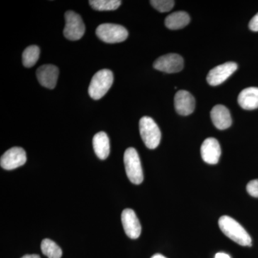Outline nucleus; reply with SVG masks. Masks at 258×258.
I'll return each instance as SVG.
<instances>
[{
	"label": "nucleus",
	"instance_id": "1",
	"mask_svg": "<svg viewBox=\"0 0 258 258\" xmlns=\"http://www.w3.org/2000/svg\"><path fill=\"white\" fill-rule=\"evenodd\" d=\"M220 230L230 240L242 246L252 245V238L243 227L230 216L224 215L218 222Z\"/></svg>",
	"mask_w": 258,
	"mask_h": 258
},
{
	"label": "nucleus",
	"instance_id": "2",
	"mask_svg": "<svg viewBox=\"0 0 258 258\" xmlns=\"http://www.w3.org/2000/svg\"><path fill=\"white\" fill-rule=\"evenodd\" d=\"M113 83V75L112 71L103 69L98 71L93 76L88 88V93L93 100H99L103 98Z\"/></svg>",
	"mask_w": 258,
	"mask_h": 258
},
{
	"label": "nucleus",
	"instance_id": "3",
	"mask_svg": "<svg viewBox=\"0 0 258 258\" xmlns=\"http://www.w3.org/2000/svg\"><path fill=\"white\" fill-rule=\"evenodd\" d=\"M139 132L144 144L149 149H156L160 144V129L150 117L144 116L141 118L139 121Z\"/></svg>",
	"mask_w": 258,
	"mask_h": 258
},
{
	"label": "nucleus",
	"instance_id": "4",
	"mask_svg": "<svg viewBox=\"0 0 258 258\" xmlns=\"http://www.w3.org/2000/svg\"><path fill=\"white\" fill-rule=\"evenodd\" d=\"M123 161L125 172L131 182L134 184H142L144 181L143 170L138 152L134 148L130 147L125 150Z\"/></svg>",
	"mask_w": 258,
	"mask_h": 258
},
{
	"label": "nucleus",
	"instance_id": "5",
	"mask_svg": "<svg viewBox=\"0 0 258 258\" xmlns=\"http://www.w3.org/2000/svg\"><path fill=\"white\" fill-rule=\"evenodd\" d=\"M96 35L102 41L106 43H118L126 40L128 30L119 25L106 23L100 25L96 29Z\"/></svg>",
	"mask_w": 258,
	"mask_h": 258
},
{
	"label": "nucleus",
	"instance_id": "6",
	"mask_svg": "<svg viewBox=\"0 0 258 258\" xmlns=\"http://www.w3.org/2000/svg\"><path fill=\"white\" fill-rule=\"evenodd\" d=\"M64 18L66 26L63 30L64 36L72 41L80 40L86 30L81 17L74 11H68L64 14Z\"/></svg>",
	"mask_w": 258,
	"mask_h": 258
},
{
	"label": "nucleus",
	"instance_id": "7",
	"mask_svg": "<svg viewBox=\"0 0 258 258\" xmlns=\"http://www.w3.org/2000/svg\"><path fill=\"white\" fill-rule=\"evenodd\" d=\"M154 68L166 74H175L180 72L184 68V60L178 54H166L161 56L154 62Z\"/></svg>",
	"mask_w": 258,
	"mask_h": 258
},
{
	"label": "nucleus",
	"instance_id": "8",
	"mask_svg": "<svg viewBox=\"0 0 258 258\" xmlns=\"http://www.w3.org/2000/svg\"><path fill=\"white\" fill-rule=\"evenodd\" d=\"M26 152L21 147H13L2 156L0 165L5 170H13L26 163Z\"/></svg>",
	"mask_w": 258,
	"mask_h": 258
},
{
	"label": "nucleus",
	"instance_id": "9",
	"mask_svg": "<svg viewBox=\"0 0 258 258\" xmlns=\"http://www.w3.org/2000/svg\"><path fill=\"white\" fill-rule=\"evenodd\" d=\"M237 64L234 62H227L220 64L209 72L207 81L210 86H219L232 76L237 71Z\"/></svg>",
	"mask_w": 258,
	"mask_h": 258
},
{
	"label": "nucleus",
	"instance_id": "10",
	"mask_svg": "<svg viewBox=\"0 0 258 258\" xmlns=\"http://www.w3.org/2000/svg\"><path fill=\"white\" fill-rule=\"evenodd\" d=\"M121 222L126 235L131 239H137L142 233V225L135 212L125 209L122 212Z\"/></svg>",
	"mask_w": 258,
	"mask_h": 258
},
{
	"label": "nucleus",
	"instance_id": "11",
	"mask_svg": "<svg viewBox=\"0 0 258 258\" xmlns=\"http://www.w3.org/2000/svg\"><path fill=\"white\" fill-rule=\"evenodd\" d=\"M36 75L41 86L53 89L58 79L59 69L53 64H44L37 70Z\"/></svg>",
	"mask_w": 258,
	"mask_h": 258
},
{
	"label": "nucleus",
	"instance_id": "12",
	"mask_svg": "<svg viewBox=\"0 0 258 258\" xmlns=\"http://www.w3.org/2000/svg\"><path fill=\"white\" fill-rule=\"evenodd\" d=\"M221 147L217 139L208 138L204 141L201 147L203 161L209 164H216L221 157Z\"/></svg>",
	"mask_w": 258,
	"mask_h": 258
},
{
	"label": "nucleus",
	"instance_id": "13",
	"mask_svg": "<svg viewBox=\"0 0 258 258\" xmlns=\"http://www.w3.org/2000/svg\"><path fill=\"white\" fill-rule=\"evenodd\" d=\"M174 107L176 111L181 115H189L195 111V100L188 91H178L174 97Z\"/></svg>",
	"mask_w": 258,
	"mask_h": 258
},
{
	"label": "nucleus",
	"instance_id": "14",
	"mask_svg": "<svg viewBox=\"0 0 258 258\" xmlns=\"http://www.w3.org/2000/svg\"><path fill=\"white\" fill-rule=\"evenodd\" d=\"M212 123L217 128L225 130L232 125V116L229 110L223 105H217L212 108L211 113Z\"/></svg>",
	"mask_w": 258,
	"mask_h": 258
},
{
	"label": "nucleus",
	"instance_id": "15",
	"mask_svg": "<svg viewBox=\"0 0 258 258\" xmlns=\"http://www.w3.org/2000/svg\"><path fill=\"white\" fill-rule=\"evenodd\" d=\"M237 101L243 109H256L258 108V88H244L239 94Z\"/></svg>",
	"mask_w": 258,
	"mask_h": 258
},
{
	"label": "nucleus",
	"instance_id": "16",
	"mask_svg": "<svg viewBox=\"0 0 258 258\" xmlns=\"http://www.w3.org/2000/svg\"><path fill=\"white\" fill-rule=\"evenodd\" d=\"M93 145L94 152L100 159L104 160L109 156V139L105 132H99L93 137Z\"/></svg>",
	"mask_w": 258,
	"mask_h": 258
},
{
	"label": "nucleus",
	"instance_id": "17",
	"mask_svg": "<svg viewBox=\"0 0 258 258\" xmlns=\"http://www.w3.org/2000/svg\"><path fill=\"white\" fill-rule=\"evenodd\" d=\"M190 22V17L184 11H178L168 15L165 19L166 28L170 30H179L184 28Z\"/></svg>",
	"mask_w": 258,
	"mask_h": 258
},
{
	"label": "nucleus",
	"instance_id": "18",
	"mask_svg": "<svg viewBox=\"0 0 258 258\" xmlns=\"http://www.w3.org/2000/svg\"><path fill=\"white\" fill-rule=\"evenodd\" d=\"M42 253L48 258H61L62 252L60 247L50 239H44L41 242Z\"/></svg>",
	"mask_w": 258,
	"mask_h": 258
},
{
	"label": "nucleus",
	"instance_id": "19",
	"mask_svg": "<svg viewBox=\"0 0 258 258\" xmlns=\"http://www.w3.org/2000/svg\"><path fill=\"white\" fill-rule=\"evenodd\" d=\"M40 52V48L37 45L27 47L23 53V66L26 68H31L35 66L38 60Z\"/></svg>",
	"mask_w": 258,
	"mask_h": 258
},
{
	"label": "nucleus",
	"instance_id": "20",
	"mask_svg": "<svg viewBox=\"0 0 258 258\" xmlns=\"http://www.w3.org/2000/svg\"><path fill=\"white\" fill-rule=\"evenodd\" d=\"M89 4L93 10L98 11H111L119 8L121 5L120 0H91Z\"/></svg>",
	"mask_w": 258,
	"mask_h": 258
},
{
	"label": "nucleus",
	"instance_id": "21",
	"mask_svg": "<svg viewBox=\"0 0 258 258\" xmlns=\"http://www.w3.org/2000/svg\"><path fill=\"white\" fill-rule=\"evenodd\" d=\"M150 3L160 13H167L174 8L175 2L173 0H152Z\"/></svg>",
	"mask_w": 258,
	"mask_h": 258
},
{
	"label": "nucleus",
	"instance_id": "22",
	"mask_svg": "<svg viewBox=\"0 0 258 258\" xmlns=\"http://www.w3.org/2000/svg\"><path fill=\"white\" fill-rule=\"evenodd\" d=\"M247 191L250 196L258 198V179L249 181L247 185Z\"/></svg>",
	"mask_w": 258,
	"mask_h": 258
},
{
	"label": "nucleus",
	"instance_id": "23",
	"mask_svg": "<svg viewBox=\"0 0 258 258\" xmlns=\"http://www.w3.org/2000/svg\"><path fill=\"white\" fill-rule=\"evenodd\" d=\"M249 30L253 32H258V13L251 19L249 23Z\"/></svg>",
	"mask_w": 258,
	"mask_h": 258
},
{
	"label": "nucleus",
	"instance_id": "24",
	"mask_svg": "<svg viewBox=\"0 0 258 258\" xmlns=\"http://www.w3.org/2000/svg\"><path fill=\"white\" fill-rule=\"evenodd\" d=\"M215 258H231L229 254L224 253V252H218L215 254Z\"/></svg>",
	"mask_w": 258,
	"mask_h": 258
},
{
	"label": "nucleus",
	"instance_id": "25",
	"mask_svg": "<svg viewBox=\"0 0 258 258\" xmlns=\"http://www.w3.org/2000/svg\"><path fill=\"white\" fill-rule=\"evenodd\" d=\"M21 258H40L38 254H25Z\"/></svg>",
	"mask_w": 258,
	"mask_h": 258
},
{
	"label": "nucleus",
	"instance_id": "26",
	"mask_svg": "<svg viewBox=\"0 0 258 258\" xmlns=\"http://www.w3.org/2000/svg\"><path fill=\"white\" fill-rule=\"evenodd\" d=\"M151 258H166L165 256L162 255L161 254H156L153 255Z\"/></svg>",
	"mask_w": 258,
	"mask_h": 258
}]
</instances>
